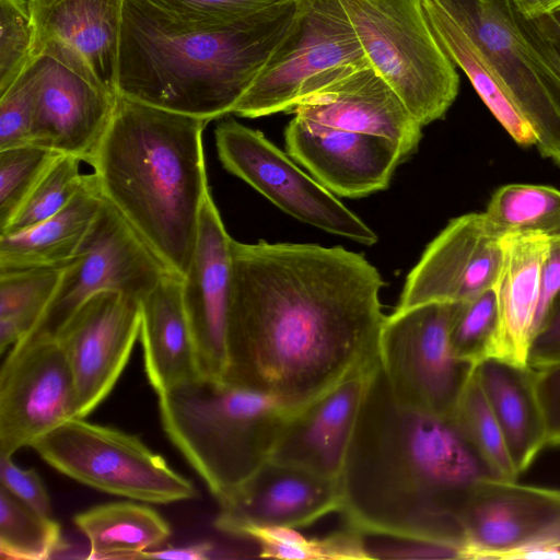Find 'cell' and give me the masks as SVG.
I'll return each instance as SVG.
<instances>
[{
    "label": "cell",
    "mask_w": 560,
    "mask_h": 560,
    "mask_svg": "<svg viewBox=\"0 0 560 560\" xmlns=\"http://www.w3.org/2000/svg\"><path fill=\"white\" fill-rule=\"evenodd\" d=\"M63 547L60 524L0 487V556L10 560L49 559Z\"/></svg>",
    "instance_id": "obj_33"
},
{
    "label": "cell",
    "mask_w": 560,
    "mask_h": 560,
    "mask_svg": "<svg viewBox=\"0 0 560 560\" xmlns=\"http://www.w3.org/2000/svg\"><path fill=\"white\" fill-rule=\"evenodd\" d=\"M243 538L257 542L260 558L311 560L373 558L364 542V535L348 526L315 538H306L292 527L256 526L248 528Z\"/></svg>",
    "instance_id": "obj_32"
},
{
    "label": "cell",
    "mask_w": 560,
    "mask_h": 560,
    "mask_svg": "<svg viewBox=\"0 0 560 560\" xmlns=\"http://www.w3.org/2000/svg\"><path fill=\"white\" fill-rule=\"evenodd\" d=\"M125 1L28 0L34 32L31 60L48 43L62 44L117 95Z\"/></svg>",
    "instance_id": "obj_23"
},
{
    "label": "cell",
    "mask_w": 560,
    "mask_h": 560,
    "mask_svg": "<svg viewBox=\"0 0 560 560\" xmlns=\"http://www.w3.org/2000/svg\"><path fill=\"white\" fill-rule=\"evenodd\" d=\"M490 477L495 476L450 419L395 399L378 362L339 477V513L347 526L460 559V504L475 483Z\"/></svg>",
    "instance_id": "obj_2"
},
{
    "label": "cell",
    "mask_w": 560,
    "mask_h": 560,
    "mask_svg": "<svg viewBox=\"0 0 560 560\" xmlns=\"http://www.w3.org/2000/svg\"><path fill=\"white\" fill-rule=\"evenodd\" d=\"M450 420L486 462L495 477L517 478L518 474L508 451L504 436L476 377L475 370Z\"/></svg>",
    "instance_id": "obj_34"
},
{
    "label": "cell",
    "mask_w": 560,
    "mask_h": 560,
    "mask_svg": "<svg viewBox=\"0 0 560 560\" xmlns=\"http://www.w3.org/2000/svg\"><path fill=\"white\" fill-rule=\"evenodd\" d=\"M144 371L161 394L200 375L183 300V277L167 271L140 300Z\"/></svg>",
    "instance_id": "obj_24"
},
{
    "label": "cell",
    "mask_w": 560,
    "mask_h": 560,
    "mask_svg": "<svg viewBox=\"0 0 560 560\" xmlns=\"http://www.w3.org/2000/svg\"><path fill=\"white\" fill-rule=\"evenodd\" d=\"M77 418V389L67 354L55 336L24 337L0 371V456L32 446Z\"/></svg>",
    "instance_id": "obj_15"
},
{
    "label": "cell",
    "mask_w": 560,
    "mask_h": 560,
    "mask_svg": "<svg viewBox=\"0 0 560 560\" xmlns=\"http://www.w3.org/2000/svg\"><path fill=\"white\" fill-rule=\"evenodd\" d=\"M104 198L94 177L59 212L26 230L0 235V273L65 266L97 215Z\"/></svg>",
    "instance_id": "obj_27"
},
{
    "label": "cell",
    "mask_w": 560,
    "mask_h": 560,
    "mask_svg": "<svg viewBox=\"0 0 560 560\" xmlns=\"http://www.w3.org/2000/svg\"><path fill=\"white\" fill-rule=\"evenodd\" d=\"M369 62L339 0H298L292 25L232 114L258 118L291 113L323 73Z\"/></svg>",
    "instance_id": "obj_10"
},
{
    "label": "cell",
    "mask_w": 560,
    "mask_h": 560,
    "mask_svg": "<svg viewBox=\"0 0 560 560\" xmlns=\"http://www.w3.org/2000/svg\"><path fill=\"white\" fill-rule=\"evenodd\" d=\"M291 113L325 126L387 138L405 159L422 137L420 122L369 62L323 73L305 88Z\"/></svg>",
    "instance_id": "obj_17"
},
{
    "label": "cell",
    "mask_w": 560,
    "mask_h": 560,
    "mask_svg": "<svg viewBox=\"0 0 560 560\" xmlns=\"http://www.w3.org/2000/svg\"><path fill=\"white\" fill-rule=\"evenodd\" d=\"M560 293V237L549 238V246L540 269L539 301L534 334L555 299ZM534 336V335H533Z\"/></svg>",
    "instance_id": "obj_44"
},
{
    "label": "cell",
    "mask_w": 560,
    "mask_h": 560,
    "mask_svg": "<svg viewBox=\"0 0 560 560\" xmlns=\"http://www.w3.org/2000/svg\"><path fill=\"white\" fill-rule=\"evenodd\" d=\"M535 383L547 424V445L560 446V364L535 370Z\"/></svg>",
    "instance_id": "obj_43"
},
{
    "label": "cell",
    "mask_w": 560,
    "mask_h": 560,
    "mask_svg": "<svg viewBox=\"0 0 560 560\" xmlns=\"http://www.w3.org/2000/svg\"><path fill=\"white\" fill-rule=\"evenodd\" d=\"M226 382L298 408L378 363L377 269L341 246L232 240Z\"/></svg>",
    "instance_id": "obj_1"
},
{
    "label": "cell",
    "mask_w": 560,
    "mask_h": 560,
    "mask_svg": "<svg viewBox=\"0 0 560 560\" xmlns=\"http://www.w3.org/2000/svg\"><path fill=\"white\" fill-rule=\"evenodd\" d=\"M214 139L222 166L287 214L363 245L376 243L369 225L259 130L229 118L217 125Z\"/></svg>",
    "instance_id": "obj_12"
},
{
    "label": "cell",
    "mask_w": 560,
    "mask_h": 560,
    "mask_svg": "<svg viewBox=\"0 0 560 560\" xmlns=\"http://www.w3.org/2000/svg\"><path fill=\"white\" fill-rule=\"evenodd\" d=\"M475 374L520 475L547 446V424L536 388L535 370L492 358L476 365Z\"/></svg>",
    "instance_id": "obj_26"
},
{
    "label": "cell",
    "mask_w": 560,
    "mask_h": 560,
    "mask_svg": "<svg viewBox=\"0 0 560 560\" xmlns=\"http://www.w3.org/2000/svg\"><path fill=\"white\" fill-rule=\"evenodd\" d=\"M502 261L494 291L499 319V358L528 365L539 301L540 269L549 238L536 234L501 237Z\"/></svg>",
    "instance_id": "obj_25"
},
{
    "label": "cell",
    "mask_w": 560,
    "mask_h": 560,
    "mask_svg": "<svg viewBox=\"0 0 560 560\" xmlns=\"http://www.w3.org/2000/svg\"><path fill=\"white\" fill-rule=\"evenodd\" d=\"M0 487L38 513L52 516L51 500L39 474L18 466L12 456H0Z\"/></svg>",
    "instance_id": "obj_41"
},
{
    "label": "cell",
    "mask_w": 560,
    "mask_h": 560,
    "mask_svg": "<svg viewBox=\"0 0 560 560\" xmlns=\"http://www.w3.org/2000/svg\"><path fill=\"white\" fill-rule=\"evenodd\" d=\"M62 267L0 273V352L28 335L48 307Z\"/></svg>",
    "instance_id": "obj_31"
},
{
    "label": "cell",
    "mask_w": 560,
    "mask_h": 560,
    "mask_svg": "<svg viewBox=\"0 0 560 560\" xmlns=\"http://www.w3.org/2000/svg\"><path fill=\"white\" fill-rule=\"evenodd\" d=\"M207 124L118 95L89 163L102 197L182 277L210 192L202 143Z\"/></svg>",
    "instance_id": "obj_4"
},
{
    "label": "cell",
    "mask_w": 560,
    "mask_h": 560,
    "mask_svg": "<svg viewBox=\"0 0 560 560\" xmlns=\"http://www.w3.org/2000/svg\"><path fill=\"white\" fill-rule=\"evenodd\" d=\"M35 107V75L28 63L0 94V150L32 144Z\"/></svg>",
    "instance_id": "obj_39"
},
{
    "label": "cell",
    "mask_w": 560,
    "mask_h": 560,
    "mask_svg": "<svg viewBox=\"0 0 560 560\" xmlns=\"http://www.w3.org/2000/svg\"><path fill=\"white\" fill-rule=\"evenodd\" d=\"M548 13L551 16V19L557 23V25L560 27V5L548 11Z\"/></svg>",
    "instance_id": "obj_47"
},
{
    "label": "cell",
    "mask_w": 560,
    "mask_h": 560,
    "mask_svg": "<svg viewBox=\"0 0 560 560\" xmlns=\"http://www.w3.org/2000/svg\"><path fill=\"white\" fill-rule=\"evenodd\" d=\"M213 542L202 540L185 546L154 548L141 553L139 559L209 560L217 557Z\"/></svg>",
    "instance_id": "obj_45"
},
{
    "label": "cell",
    "mask_w": 560,
    "mask_h": 560,
    "mask_svg": "<svg viewBox=\"0 0 560 560\" xmlns=\"http://www.w3.org/2000/svg\"><path fill=\"white\" fill-rule=\"evenodd\" d=\"M428 26L453 63L512 139L520 145H536L535 133L476 39L442 0H418Z\"/></svg>",
    "instance_id": "obj_28"
},
{
    "label": "cell",
    "mask_w": 560,
    "mask_h": 560,
    "mask_svg": "<svg viewBox=\"0 0 560 560\" xmlns=\"http://www.w3.org/2000/svg\"><path fill=\"white\" fill-rule=\"evenodd\" d=\"M451 347L462 361L474 365L499 358V319L494 288L462 302L450 332Z\"/></svg>",
    "instance_id": "obj_36"
},
{
    "label": "cell",
    "mask_w": 560,
    "mask_h": 560,
    "mask_svg": "<svg viewBox=\"0 0 560 560\" xmlns=\"http://www.w3.org/2000/svg\"><path fill=\"white\" fill-rule=\"evenodd\" d=\"M560 59V27L548 12L529 16Z\"/></svg>",
    "instance_id": "obj_46"
},
{
    "label": "cell",
    "mask_w": 560,
    "mask_h": 560,
    "mask_svg": "<svg viewBox=\"0 0 560 560\" xmlns=\"http://www.w3.org/2000/svg\"><path fill=\"white\" fill-rule=\"evenodd\" d=\"M90 544L86 559H139L170 536L168 523L152 508L131 501L109 502L74 515Z\"/></svg>",
    "instance_id": "obj_29"
},
{
    "label": "cell",
    "mask_w": 560,
    "mask_h": 560,
    "mask_svg": "<svg viewBox=\"0 0 560 560\" xmlns=\"http://www.w3.org/2000/svg\"><path fill=\"white\" fill-rule=\"evenodd\" d=\"M48 465L98 491L153 504L196 498L194 483L138 436L72 418L31 446Z\"/></svg>",
    "instance_id": "obj_8"
},
{
    "label": "cell",
    "mask_w": 560,
    "mask_h": 560,
    "mask_svg": "<svg viewBox=\"0 0 560 560\" xmlns=\"http://www.w3.org/2000/svg\"><path fill=\"white\" fill-rule=\"evenodd\" d=\"M60 153L36 144L0 150V231Z\"/></svg>",
    "instance_id": "obj_37"
},
{
    "label": "cell",
    "mask_w": 560,
    "mask_h": 560,
    "mask_svg": "<svg viewBox=\"0 0 560 560\" xmlns=\"http://www.w3.org/2000/svg\"><path fill=\"white\" fill-rule=\"evenodd\" d=\"M462 302H432L386 316L378 360L404 406L450 419L476 365L453 352L450 332Z\"/></svg>",
    "instance_id": "obj_9"
},
{
    "label": "cell",
    "mask_w": 560,
    "mask_h": 560,
    "mask_svg": "<svg viewBox=\"0 0 560 560\" xmlns=\"http://www.w3.org/2000/svg\"><path fill=\"white\" fill-rule=\"evenodd\" d=\"M483 215L499 237L514 234L560 237V189L533 184L501 186L492 194Z\"/></svg>",
    "instance_id": "obj_30"
},
{
    "label": "cell",
    "mask_w": 560,
    "mask_h": 560,
    "mask_svg": "<svg viewBox=\"0 0 560 560\" xmlns=\"http://www.w3.org/2000/svg\"><path fill=\"white\" fill-rule=\"evenodd\" d=\"M287 151L334 195L360 198L386 189L405 156L384 137L353 132L298 116L284 131Z\"/></svg>",
    "instance_id": "obj_21"
},
{
    "label": "cell",
    "mask_w": 560,
    "mask_h": 560,
    "mask_svg": "<svg viewBox=\"0 0 560 560\" xmlns=\"http://www.w3.org/2000/svg\"><path fill=\"white\" fill-rule=\"evenodd\" d=\"M232 240L210 191L201 208L191 261L183 277V300L200 375L217 380L225 377L229 366Z\"/></svg>",
    "instance_id": "obj_20"
},
{
    "label": "cell",
    "mask_w": 560,
    "mask_h": 560,
    "mask_svg": "<svg viewBox=\"0 0 560 560\" xmlns=\"http://www.w3.org/2000/svg\"><path fill=\"white\" fill-rule=\"evenodd\" d=\"M167 271L172 270L104 199L74 256L63 266L48 307L26 336H55L89 298L102 291L141 300Z\"/></svg>",
    "instance_id": "obj_13"
},
{
    "label": "cell",
    "mask_w": 560,
    "mask_h": 560,
    "mask_svg": "<svg viewBox=\"0 0 560 560\" xmlns=\"http://www.w3.org/2000/svg\"><path fill=\"white\" fill-rule=\"evenodd\" d=\"M527 364L534 370L560 364V293L530 340Z\"/></svg>",
    "instance_id": "obj_42"
},
{
    "label": "cell",
    "mask_w": 560,
    "mask_h": 560,
    "mask_svg": "<svg viewBox=\"0 0 560 560\" xmlns=\"http://www.w3.org/2000/svg\"><path fill=\"white\" fill-rule=\"evenodd\" d=\"M140 300L117 291L89 298L55 337L70 363L77 418L89 416L112 392L140 337Z\"/></svg>",
    "instance_id": "obj_16"
},
{
    "label": "cell",
    "mask_w": 560,
    "mask_h": 560,
    "mask_svg": "<svg viewBox=\"0 0 560 560\" xmlns=\"http://www.w3.org/2000/svg\"><path fill=\"white\" fill-rule=\"evenodd\" d=\"M501 261V237L491 232L483 212L454 218L409 272L396 310L468 301L494 287Z\"/></svg>",
    "instance_id": "obj_18"
},
{
    "label": "cell",
    "mask_w": 560,
    "mask_h": 560,
    "mask_svg": "<svg viewBox=\"0 0 560 560\" xmlns=\"http://www.w3.org/2000/svg\"><path fill=\"white\" fill-rule=\"evenodd\" d=\"M460 559H560V490L490 477L458 511Z\"/></svg>",
    "instance_id": "obj_11"
},
{
    "label": "cell",
    "mask_w": 560,
    "mask_h": 560,
    "mask_svg": "<svg viewBox=\"0 0 560 560\" xmlns=\"http://www.w3.org/2000/svg\"><path fill=\"white\" fill-rule=\"evenodd\" d=\"M33 36L28 0H0V94L31 62Z\"/></svg>",
    "instance_id": "obj_38"
},
{
    "label": "cell",
    "mask_w": 560,
    "mask_h": 560,
    "mask_svg": "<svg viewBox=\"0 0 560 560\" xmlns=\"http://www.w3.org/2000/svg\"><path fill=\"white\" fill-rule=\"evenodd\" d=\"M476 39L530 125L540 154L560 166V59L514 0H442Z\"/></svg>",
    "instance_id": "obj_7"
},
{
    "label": "cell",
    "mask_w": 560,
    "mask_h": 560,
    "mask_svg": "<svg viewBox=\"0 0 560 560\" xmlns=\"http://www.w3.org/2000/svg\"><path fill=\"white\" fill-rule=\"evenodd\" d=\"M161 9L185 19L235 20L287 0H151Z\"/></svg>",
    "instance_id": "obj_40"
},
{
    "label": "cell",
    "mask_w": 560,
    "mask_h": 560,
    "mask_svg": "<svg viewBox=\"0 0 560 560\" xmlns=\"http://www.w3.org/2000/svg\"><path fill=\"white\" fill-rule=\"evenodd\" d=\"M296 4L192 20L151 0H126L117 95L208 122L232 114L288 34Z\"/></svg>",
    "instance_id": "obj_3"
},
{
    "label": "cell",
    "mask_w": 560,
    "mask_h": 560,
    "mask_svg": "<svg viewBox=\"0 0 560 560\" xmlns=\"http://www.w3.org/2000/svg\"><path fill=\"white\" fill-rule=\"evenodd\" d=\"M341 504L339 479L270 459L219 501L213 524L218 530L237 537L256 526L298 529L339 513Z\"/></svg>",
    "instance_id": "obj_19"
},
{
    "label": "cell",
    "mask_w": 560,
    "mask_h": 560,
    "mask_svg": "<svg viewBox=\"0 0 560 560\" xmlns=\"http://www.w3.org/2000/svg\"><path fill=\"white\" fill-rule=\"evenodd\" d=\"M82 161L60 154L45 171L0 235L26 230L63 209L85 183Z\"/></svg>",
    "instance_id": "obj_35"
},
{
    "label": "cell",
    "mask_w": 560,
    "mask_h": 560,
    "mask_svg": "<svg viewBox=\"0 0 560 560\" xmlns=\"http://www.w3.org/2000/svg\"><path fill=\"white\" fill-rule=\"evenodd\" d=\"M158 396L165 433L218 502L270 460L296 409L269 395L205 376Z\"/></svg>",
    "instance_id": "obj_5"
},
{
    "label": "cell",
    "mask_w": 560,
    "mask_h": 560,
    "mask_svg": "<svg viewBox=\"0 0 560 560\" xmlns=\"http://www.w3.org/2000/svg\"><path fill=\"white\" fill-rule=\"evenodd\" d=\"M377 364L352 373L298 407L285 422L270 459L339 479L365 390Z\"/></svg>",
    "instance_id": "obj_22"
},
{
    "label": "cell",
    "mask_w": 560,
    "mask_h": 560,
    "mask_svg": "<svg viewBox=\"0 0 560 560\" xmlns=\"http://www.w3.org/2000/svg\"><path fill=\"white\" fill-rule=\"evenodd\" d=\"M36 107L32 144L90 163L114 115L117 96L94 75L83 58L48 43L31 60Z\"/></svg>",
    "instance_id": "obj_14"
},
{
    "label": "cell",
    "mask_w": 560,
    "mask_h": 560,
    "mask_svg": "<svg viewBox=\"0 0 560 560\" xmlns=\"http://www.w3.org/2000/svg\"><path fill=\"white\" fill-rule=\"evenodd\" d=\"M372 68L422 127L441 119L459 90L455 65L418 0H339Z\"/></svg>",
    "instance_id": "obj_6"
}]
</instances>
